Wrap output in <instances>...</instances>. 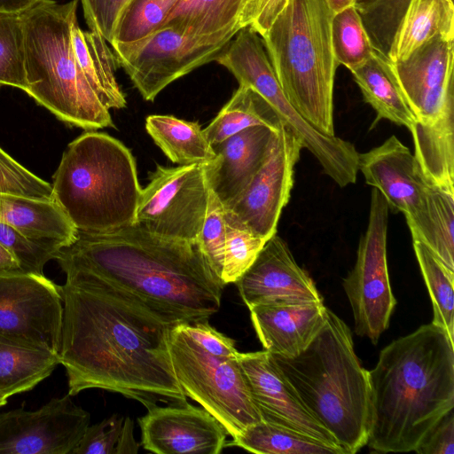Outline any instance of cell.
<instances>
[{
    "mask_svg": "<svg viewBox=\"0 0 454 454\" xmlns=\"http://www.w3.org/2000/svg\"><path fill=\"white\" fill-rule=\"evenodd\" d=\"M61 286L59 362L68 394L101 388L147 410L186 401L174 372L165 321L134 295L84 270L67 269Z\"/></svg>",
    "mask_w": 454,
    "mask_h": 454,
    "instance_id": "cell-1",
    "label": "cell"
},
{
    "mask_svg": "<svg viewBox=\"0 0 454 454\" xmlns=\"http://www.w3.org/2000/svg\"><path fill=\"white\" fill-rule=\"evenodd\" d=\"M55 260L63 270H84L121 288L174 325L215 314L225 286L198 242L165 239L136 224L78 231Z\"/></svg>",
    "mask_w": 454,
    "mask_h": 454,
    "instance_id": "cell-2",
    "label": "cell"
},
{
    "mask_svg": "<svg viewBox=\"0 0 454 454\" xmlns=\"http://www.w3.org/2000/svg\"><path fill=\"white\" fill-rule=\"evenodd\" d=\"M368 380L366 445L383 453L414 451L454 407V340L443 328L423 325L386 346Z\"/></svg>",
    "mask_w": 454,
    "mask_h": 454,
    "instance_id": "cell-3",
    "label": "cell"
},
{
    "mask_svg": "<svg viewBox=\"0 0 454 454\" xmlns=\"http://www.w3.org/2000/svg\"><path fill=\"white\" fill-rule=\"evenodd\" d=\"M308 411L333 434L344 454L366 445L368 371L354 349L349 327L327 309L326 320L309 345L293 357L273 356Z\"/></svg>",
    "mask_w": 454,
    "mask_h": 454,
    "instance_id": "cell-4",
    "label": "cell"
},
{
    "mask_svg": "<svg viewBox=\"0 0 454 454\" xmlns=\"http://www.w3.org/2000/svg\"><path fill=\"white\" fill-rule=\"evenodd\" d=\"M55 201L80 231L134 224L141 186L130 150L106 133L72 141L52 177Z\"/></svg>",
    "mask_w": 454,
    "mask_h": 454,
    "instance_id": "cell-5",
    "label": "cell"
},
{
    "mask_svg": "<svg viewBox=\"0 0 454 454\" xmlns=\"http://www.w3.org/2000/svg\"><path fill=\"white\" fill-rule=\"evenodd\" d=\"M78 0H42L21 14L26 93L60 121L85 130L114 128L109 110L87 82L74 54Z\"/></svg>",
    "mask_w": 454,
    "mask_h": 454,
    "instance_id": "cell-6",
    "label": "cell"
},
{
    "mask_svg": "<svg viewBox=\"0 0 454 454\" xmlns=\"http://www.w3.org/2000/svg\"><path fill=\"white\" fill-rule=\"evenodd\" d=\"M326 0H289L261 37L280 87L299 114L319 132L335 136L333 84L338 63Z\"/></svg>",
    "mask_w": 454,
    "mask_h": 454,
    "instance_id": "cell-7",
    "label": "cell"
},
{
    "mask_svg": "<svg viewBox=\"0 0 454 454\" xmlns=\"http://www.w3.org/2000/svg\"><path fill=\"white\" fill-rule=\"evenodd\" d=\"M169 353L186 397L212 414L235 439L262 421L238 357H221L203 349L182 324L171 328Z\"/></svg>",
    "mask_w": 454,
    "mask_h": 454,
    "instance_id": "cell-8",
    "label": "cell"
},
{
    "mask_svg": "<svg viewBox=\"0 0 454 454\" xmlns=\"http://www.w3.org/2000/svg\"><path fill=\"white\" fill-rule=\"evenodd\" d=\"M234 35L200 37L164 27L137 41L111 46L143 98L153 101L171 82L215 61Z\"/></svg>",
    "mask_w": 454,
    "mask_h": 454,
    "instance_id": "cell-9",
    "label": "cell"
},
{
    "mask_svg": "<svg viewBox=\"0 0 454 454\" xmlns=\"http://www.w3.org/2000/svg\"><path fill=\"white\" fill-rule=\"evenodd\" d=\"M388 206L381 193H371L369 220L361 236L356 261L343 280L353 313L355 332L377 344L388 327L396 301L393 295L387 262Z\"/></svg>",
    "mask_w": 454,
    "mask_h": 454,
    "instance_id": "cell-10",
    "label": "cell"
},
{
    "mask_svg": "<svg viewBox=\"0 0 454 454\" xmlns=\"http://www.w3.org/2000/svg\"><path fill=\"white\" fill-rule=\"evenodd\" d=\"M209 191L204 165H157L141 189L134 224L159 237L197 243Z\"/></svg>",
    "mask_w": 454,
    "mask_h": 454,
    "instance_id": "cell-11",
    "label": "cell"
},
{
    "mask_svg": "<svg viewBox=\"0 0 454 454\" xmlns=\"http://www.w3.org/2000/svg\"><path fill=\"white\" fill-rule=\"evenodd\" d=\"M61 286L44 275L0 273V335L59 352Z\"/></svg>",
    "mask_w": 454,
    "mask_h": 454,
    "instance_id": "cell-12",
    "label": "cell"
},
{
    "mask_svg": "<svg viewBox=\"0 0 454 454\" xmlns=\"http://www.w3.org/2000/svg\"><path fill=\"white\" fill-rule=\"evenodd\" d=\"M302 148L301 139L282 124L260 169L240 195L224 207L226 223L242 226L267 240L276 234L281 212L291 196L294 167Z\"/></svg>",
    "mask_w": 454,
    "mask_h": 454,
    "instance_id": "cell-13",
    "label": "cell"
},
{
    "mask_svg": "<svg viewBox=\"0 0 454 454\" xmlns=\"http://www.w3.org/2000/svg\"><path fill=\"white\" fill-rule=\"evenodd\" d=\"M90 420L68 393L35 411L0 412V454H71Z\"/></svg>",
    "mask_w": 454,
    "mask_h": 454,
    "instance_id": "cell-14",
    "label": "cell"
},
{
    "mask_svg": "<svg viewBox=\"0 0 454 454\" xmlns=\"http://www.w3.org/2000/svg\"><path fill=\"white\" fill-rule=\"evenodd\" d=\"M238 359L262 421L317 439L344 454L333 434L301 403L270 353H239Z\"/></svg>",
    "mask_w": 454,
    "mask_h": 454,
    "instance_id": "cell-15",
    "label": "cell"
},
{
    "mask_svg": "<svg viewBox=\"0 0 454 454\" xmlns=\"http://www.w3.org/2000/svg\"><path fill=\"white\" fill-rule=\"evenodd\" d=\"M141 443L157 454H219L227 443L223 426L186 401L153 406L139 418Z\"/></svg>",
    "mask_w": 454,
    "mask_h": 454,
    "instance_id": "cell-16",
    "label": "cell"
},
{
    "mask_svg": "<svg viewBox=\"0 0 454 454\" xmlns=\"http://www.w3.org/2000/svg\"><path fill=\"white\" fill-rule=\"evenodd\" d=\"M359 170L366 184L381 193L390 211L404 215L408 225L423 215L431 183L414 154L395 136L358 153Z\"/></svg>",
    "mask_w": 454,
    "mask_h": 454,
    "instance_id": "cell-17",
    "label": "cell"
},
{
    "mask_svg": "<svg viewBox=\"0 0 454 454\" xmlns=\"http://www.w3.org/2000/svg\"><path fill=\"white\" fill-rule=\"evenodd\" d=\"M235 284L248 309L266 304L323 302L314 281L277 233L266 241L254 263Z\"/></svg>",
    "mask_w": 454,
    "mask_h": 454,
    "instance_id": "cell-18",
    "label": "cell"
},
{
    "mask_svg": "<svg viewBox=\"0 0 454 454\" xmlns=\"http://www.w3.org/2000/svg\"><path fill=\"white\" fill-rule=\"evenodd\" d=\"M454 42L436 35L393 68L416 120L433 121L454 101Z\"/></svg>",
    "mask_w": 454,
    "mask_h": 454,
    "instance_id": "cell-19",
    "label": "cell"
},
{
    "mask_svg": "<svg viewBox=\"0 0 454 454\" xmlns=\"http://www.w3.org/2000/svg\"><path fill=\"white\" fill-rule=\"evenodd\" d=\"M276 131L254 126L212 145L215 156L204 165L205 174L210 190L223 207L240 195L260 169Z\"/></svg>",
    "mask_w": 454,
    "mask_h": 454,
    "instance_id": "cell-20",
    "label": "cell"
},
{
    "mask_svg": "<svg viewBox=\"0 0 454 454\" xmlns=\"http://www.w3.org/2000/svg\"><path fill=\"white\" fill-rule=\"evenodd\" d=\"M249 310L263 349L273 356L293 357L322 329L327 308L323 302L286 303L257 305Z\"/></svg>",
    "mask_w": 454,
    "mask_h": 454,
    "instance_id": "cell-21",
    "label": "cell"
},
{
    "mask_svg": "<svg viewBox=\"0 0 454 454\" xmlns=\"http://www.w3.org/2000/svg\"><path fill=\"white\" fill-rule=\"evenodd\" d=\"M0 222L28 238L61 247L72 244L78 232L55 200L0 194Z\"/></svg>",
    "mask_w": 454,
    "mask_h": 454,
    "instance_id": "cell-22",
    "label": "cell"
},
{
    "mask_svg": "<svg viewBox=\"0 0 454 454\" xmlns=\"http://www.w3.org/2000/svg\"><path fill=\"white\" fill-rule=\"evenodd\" d=\"M436 35L454 39V4L445 0H409L387 56L391 62L403 60Z\"/></svg>",
    "mask_w": 454,
    "mask_h": 454,
    "instance_id": "cell-23",
    "label": "cell"
},
{
    "mask_svg": "<svg viewBox=\"0 0 454 454\" xmlns=\"http://www.w3.org/2000/svg\"><path fill=\"white\" fill-rule=\"evenodd\" d=\"M350 72L364 101L377 113L376 122L386 119L408 129L411 128L416 117L387 55L374 48L370 59Z\"/></svg>",
    "mask_w": 454,
    "mask_h": 454,
    "instance_id": "cell-24",
    "label": "cell"
},
{
    "mask_svg": "<svg viewBox=\"0 0 454 454\" xmlns=\"http://www.w3.org/2000/svg\"><path fill=\"white\" fill-rule=\"evenodd\" d=\"M414 156L433 184L454 192V101L433 121L415 120L409 129Z\"/></svg>",
    "mask_w": 454,
    "mask_h": 454,
    "instance_id": "cell-25",
    "label": "cell"
},
{
    "mask_svg": "<svg viewBox=\"0 0 454 454\" xmlns=\"http://www.w3.org/2000/svg\"><path fill=\"white\" fill-rule=\"evenodd\" d=\"M77 62L92 90L109 110L121 109L127 101L116 76V59L105 38L95 31L82 30L78 21L72 29Z\"/></svg>",
    "mask_w": 454,
    "mask_h": 454,
    "instance_id": "cell-26",
    "label": "cell"
},
{
    "mask_svg": "<svg viewBox=\"0 0 454 454\" xmlns=\"http://www.w3.org/2000/svg\"><path fill=\"white\" fill-rule=\"evenodd\" d=\"M59 364L58 353L0 335V395L31 390Z\"/></svg>",
    "mask_w": 454,
    "mask_h": 454,
    "instance_id": "cell-27",
    "label": "cell"
},
{
    "mask_svg": "<svg viewBox=\"0 0 454 454\" xmlns=\"http://www.w3.org/2000/svg\"><path fill=\"white\" fill-rule=\"evenodd\" d=\"M246 0H178L162 26L200 37L234 35Z\"/></svg>",
    "mask_w": 454,
    "mask_h": 454,
    "instance_id": "cell-28",
    "label": "cell"
},
{
    "mask_svg": "<svg viewBox=\"0 0 454 454\" xmlns=\"http://www.w3.org/2000/svg\"><path fill=\"white\" fill-rule=\"evenodd\" d=\"M145 129L167 157L179 165H206L215 158L212 145L198 122L172 115L153 114Z\"/></svg>",
    "mask_w": 454,
    "mask_h": 454,
    "instance_id": "cell-29",
    "label": "cell"
},
{
    "mask_svg": "<svg viewBox=\"0 0 454 454\" xmlns=\"http://www.w3.org/2000/svg\"><path fill=\"white\" fill-rule=\"evenodd\" d=\"M283 124L272 106L255 90L239 85L229 102L203 129L211 145L250 127L278 130Z\"/></svg>",
    "mask_w": 454,
    "mask_h": 454,
    "instance_id": "cell-30",
    "label": "cell"
},
{
    "mask_svg": "<svg viewBox=\"0 0 454 454\" xmlns=\"http://www.w3.org/2000/svg\"><path fill=\"white\" fill-rule=\"evenodd\" d=\"M412 239L424 242L454 271V192L431 184L426 210L418 222L408 225Z\"/></svg>",
    "mask_w": 454,
    "mask_h": 454,
    "instance_id": "cell-31",
    "label": "cell"
},
{
    "mask_svg": "<svg viewBox=\"0 0 454 454\" xmlns=\"http://www.w3.org/2000/svg\"><path fill=\"white\" fill-rule=\"evenodd\" d=\"M226 446L259 454H340L317 439L265 421L248 427Z\"/></svg>",
    "mask_w": 454,
    "mask_h": 454,
    "instance_id": "cell-32",
    "label": "cell"
},
{
    "mask_svg": "<svg viewBox=\"0 0 454 454\" xmlns=\"http://www.w3.org/2000/svg\"><path fill=\"white\" fill-rule=\"evenodd\" d=\"M413 248L433 306L432 324L443 328L454 340V271L421 240L412 239Z\"/></svg>",
    "mask_w": 454,
    "mask_h": 454,
    "instance_id": "cell-33",
    "label": "cell"
},
{
    "mask_svg": "<svg viewBox=\"0 0 454 454\" xmlns=\"http://www.w3.org/2000/svg\"><path fill=\"white\" fill-rule=\"evenodd\" d=\"M331 42L336 62L349 71L372 56L374 47L355 4L333 13Z\"/></svg>",
    "mask_w": 454,
    "mask_h": 454,
    "instance_id": "cell-34",
    "label": "cell"
},
{
    "mask_svg": "<svg viewBox=\"0 0 454 454\" xmlns=\"http://www.w3.org/2000/svg\"><path fill=\"white\" fill-rule=\"evenodd\" d=\"M21 14L0 13V85L27 90Z\"/></svg>",
    "mask_w": 454,
    "mask_h": 454,
    "instance_id": "cell-35",
    "label": "cell"
},
{
    "mask_svg": "<svg viewBox=\"0 0 454 454\" xmlns=\"http://www.w3.org/2000/svg\"><path fill=\"white\" fill-rule=\"evenodd\" d=\"M177 1L130 0L119 19L112 43L135 42L158 30Z\"/></svg>",
    "mask_w": 454,
    "mask_h": 454,
    "instance_id": "cell-36",
    "label": "cell"
},
{
    "mask_svg": "<svg viewBox=\"0 0 454 454\" xmlns=\"http://www.w3.org/2000/svg\"><path fill=\"white\" fill-rule=\"evenodd\" d=\"M267 239L247 229L226 223V239L221 279L226 286L236 281L254 263Z\"/></svg>",
    "mask_w": 454,
    "mask_h": 454,
    "instance_id": "cell-37",
    "label": "cell"
},
{
    "mask_svg": "<svg viewBox=\"0 0 454 454\" xmlns=\"http://www.w3.org/2000/svg\"><path fill=\"white\" fill-rule=\"evenodd\" d=\"M0 243L13 255L21 270L27 273L44 275L45 264L55 260L61 247L28 238L0 222Z\"/></svg>",
    "mask_w": 454,
    "mask_h": 454,
    "instance_id": "cell-38",
    "label": "cell"
},
{
    "mask_svg": "<svg viewBox=\"0 0 454 454\" xmlns=\"http://www.w3.org/2000/svg\"><path fill=\"white\" fill-rule=\"evenodd\" d=\"M0 194L55 200L51 184L24 168L1 147Z\"/></svg>",
    "mask_w": 454,
    "mask_h": 454,
    "instance_id": "cell-39",
    "label": "cell"
},
{
    "mask_svg": "<svg viewBox=\"0 0 454 454\" xmlns=\"http://www.w3.org/2000/svg\"><path fill=\"white\" fill-rule=\"evenodd\" d=\"M409 0H378L359 12L375 49L387 55L394 33Z\"/></svg>",
    "mask_w": 454,
    "mask_h": 454,
    "instance_id": "cell-40",
    "label": "cell"
},
{
    "mask_svg": "<svg viewBox=\"0 0 454 454\" xmlns=\"http://www.w3.org/2000/svg\"><path fill=\"white\" fill-rule=\"evenodd\" d=\"M225 239L226 220L224 207L210 190L207 213L198 239V244L209 266L220 278L223 269Z\"/></svg>",
    "mask_w": 454,
    "mask_h": 454,
    "instance_id": "cell-41",
    "label": "cell"
},
{
    "mask_svg": "<svg viewBox=\"0 0 454 454\" xmlns=\"http://www.w3.org/2000/svg\"><path fill=\"white\" fill-rule=\"evenodd\" d=\"M124 418L117 413L88 426L72 454H114Z\"/></svg>",
    "mask_w": 454,
    "mask_h": 454,
    "instance_id": "cell-42",
    "label": "cell"
},
{
    "mask_svg": "<svg viewBox=\"0 0 454 454\" xmlns=\"http://www.w3.org/2000/svg\"><path fill=\"white\" fill-rule=\"evenodd\" d=\"M130 0H81L83 16L90 30L111 43L119 19Z\"/></svg>",
    "mask_w": 454,
    "mask_h": 454,
    "instance_id": "cell-43",
    "label": "cell"
},
{
    "mask_svg": "<svg viewBox=\"0 0 454 454\" xmlns=\"http://www.w3.org/2000/svg\"><path fill=\"white\" fill-rule=\"evenodd\" d=\"M182 325L191 338L208 353L221 357L239 356L234 340L212 327L208 319L183 323Z\"/></svg>",
    "mask_w": 454,
    "mask_h": 454,
    "instance_id": "cell-44",
    "label": "cell"
},
{
    "mask_svg": "<svg viewBox=\"0 0 454 454\" xmlns=\"http://www.w3.org/2000/svg\"><path fill=\"white\" fill-rule=\"evenodd\" d=\"M289 0H246L239 20L240 28L249 27L260 36L265 34Z\"/></svg>",
    "mask_w": 454,
    "mask_h": 454,
    "instance_id": "cell-45",
    "label": "cell"
},
{
    "mask_svg": "<svg viewBox=\"0 0 454 454\" xmlns=\"http://www.w3.org/2000/svg\"><path fill=\"white\" fill-rule=\"evenodd\" d=\"M414 451L419 454L454 453L453 409L444 414L430 429Z\"/></svg>",
    "mask_w": 454,
    "mask_h": 454,
    "instance_id": "cell-46",
    "label": "cell"
},
{
    "mask_svg": "<svg viewBox=\"0 0 454 454\" xmlns=\"http://www.w3.org/2000/svg\"><path fill=\"white\" fill-rule=\"evenodd\" d=\"M134 423L130 418L123 421L114 454L134 453L139 450V444L136 442L133 434Z\"/></svg>",
    "mask_w": 454,
    "mask_h": 454,
    "instance_id": "cell-47",
    "label": "cell"
},
{
    "mask_svg": "<svg viewBox=\"0 0 454 454\" xmlns=\"http://www.w3.org/2000/svg\"><path fill=\"white\" fill-rule=\"evenodd\" d=\"M42 0H0V13L22 14Z\"/></svg>",
    "mask_w": 454,
    "mask_h": 454,
    "instance_id": "cell-48",
    "label": "cell"
},
{
    "mask_svg": "<svg viewBox=\"0 0 454 454\" xmlns=\"http://www.w3.org/2000/svg\"><path fill=\"white\" fill-rule=\"evenodd\" d=\"M22 271L13 255L0 243V273Z\"/></svg>",
    "mask_w": 454,
    "mask_h": 454,
    "instance_id": "cell-49",
    "label": "cell"
},
{
    "mask_svg": "<svg viewBox=\"0 0 454 454\" xmlns=\"http://www.w3.org/2000/svg\"><path fill=\"white\" fill-rule=\"evenodd\" d=\"M356 0H326L328 6L333 13H335L349 5H356Z\"/></svg>",
    "mask_w": 454,
    "mask_h": 454,
    "instance_id": "cell-50",
    "label": "cell"
},
{
    "mask_svg": "<svg viewBox=\"0 0 454 454\" xmlns=\"http://www.w3.org/2000/svg\"><path fill=\"white\" fill-rule=\"evenodd\" d=\"M378 0H356V7L359 12H363L372 4H373Z\"/></svg>",
    "mask_w": 454,
    "mask_h": 454,
    "instance_id": "cell-51",
    "label": "cell"
},
{
    "mask_svg": "<svg viewBox=\"0 0 454 454\" xmlns=\"http://www.w3.org/2000/svg\"><path fill=\"white\" fill-rule=\"evenodd\" d=\"M7 399L8 398L0 395V408L4 406L7 403Z\"/></svg>",
    "mask_w": 454,
    "mask_h": 454,
    "instance_id": "cell-52",
    "label": "cell"
},
{
    "mask_svg": "<svg viewBox=\"0 0 454 454\" xmlns=\"http://www.w3.org/2000/svg\"><path fill=\"white\" fill-rule=\"evenodd\" d=\"M445 1H447L448 3L453 4V0H445Z\"/></svg>",
    "mask_w": 454,
    "mask_h": 454,
    "instance_id": "cell-53",
    "label": "cell"
}]
</instances>
